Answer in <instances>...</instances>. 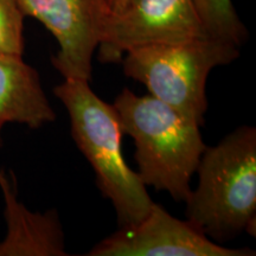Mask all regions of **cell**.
<instances>
[{"mask_svg": "<svg viewBox=\"0 0 256 256\" xmlns=\"http://www.w3.org/2000/svg\"><path fill=\"white\" fill-rule=\"evenodd\" d=\"M58 43L51 63L63 78L92 81V56L110 11L107 0H17Z\"/></svg>", "mask_w": 256, "mask_h": 256, "instance_id": "obj_6", "label": "cell"}, {"mask_svg": "<svg viewBox=\"0 0 256 256\" xmlns=\"http://www.w3.org/2000/svg\"><path fill=\"white\" fill-rule=\"evenodd\" d=\"M55 120L36 69L22 55L0 52V130L8 122L37 130Z\"/></svg>", "mask_w": 256, "mask_h": 256, "instance_id": "obj_9", "label": "cell"}, {"mask_svg": "<svg viewBox=\"0 0 256 256\" xmlns=\"http://www.w3.org/2000/svg\"><path fill=\"white\" fill-rule=\"evenodd\" d=\"M107 2L110 14H116V12L122 10L124 4L127 2V0H107Z\"/></svg>", "mask_w": 256, "mask_h": 256, "instance_id": "obj_12", "label": "cell"}, {"mask_svg": "<svg viewBox=\"0 0 256 256\" xmlns=\"http://www.w3.org/2000/svg\"><path fill=\"white\" fill-rule=\"evenodd\" d=\"M124 134L136 144L138 174L145 186L185 202L206 144L200 126L151 94L124 89L114 101Z\"/></svg>", "mask_w": 256, "mask_h": 256, "instance_id": "obj_2", "label": "cell"}, {"mask_svg": "<svg viewBox=\"0 0 256 256\" xmlns=\"http://www.w3.org/2000/svg\"><path fill=\"white\" fill-rule=\"evenodd\" d=\"M24 14L17 0H0V52H24Z\"/></svg>", "mask_w": 256, "mask_h": 256, "instance_id": "obj_11", "label": "cell"}, {"mask_svg": "<svg viewBox=\"0 0 256 256\" xmlns=\"http://www.w3.org/2000/svg\"></svg>", "mask_w": 256, "mask_h": 256, "instance_id": "obj_13", "label": "cell"}, {"mask_svg": "<svg viewBox=\"0 0 256 256\" xmlns=\"http://www.w3.org/2000/svg\"><path fill=\"white\" fill-rule=\"evenodd\" d=\"M6 236L0 256H66L64 232L56 210L32 212L18 200L14 188L0 170Z\"/></svg>", "mask_w": 256, "mask_h": 256, "instance_id": "obj_8", "label": "cell"}, {"mask_svg": "<svg viewBox=\"0 0 256 256\" xmlns=\"http://www.w3.org/2000/svg\"><path fill=\"white\" fill-rule=\"evenodd\" d=\"M54 94L68 112L74 142L94 168L102 196L113 204L118 224L142 220L154 202L138 172L124 162V132L114 106L98 98L86 80L64 78Z\"/></svg>", "mask_w": 256, "mask_h": 256, "instance_id": "obj_3", "label": "cell"}, {"mask_svg": "<svg viewBox=\"0 0 256 256\" xmlns=\"http://www.w3.org/2000/svg\"><path fill=\"white\" fill-rule=\"evenodd\" d=\"M89 256H252L248 248L224 247L210 240L188 220L176 218L153 203L138 223L120 226L102 240Z\"/></svg>", "mask_w": 256, "mask_h": 256, "instance_id": "obj_7", "label": "cell"}, {"mask_svg": "<svg viewBox=\"0 0 256 256\" xmlns=\"http://www.w3.org/2000/svg\"><path fill=\"white\" fill-rule=\"evenodd\" d=\"M209 37L194 0H127L110 14L98 43L102 63L121 62L136 48Z\"/></svg>", "mask_w": 256, "mask_h": 256, "instance_id": "obj_5", "label": "cell"}, {"mask_svg": "<svg viewBox=\"0 0 256 256\" xmlns=\"http://www.w3.org/2000/svg\"><path fill=\"white\" fill-rule=\"evenodd\" d=\"M238 56V46L206 37L136 48L124 54L121 62L124 75L142 83L152 96L202 126L211 70L232 63Z\"/></svg>", "mask_w": 256, "mask_h": 256, "instance_id": "obj_4", "label": "cell"}, {"mask_svg": "<svg viewBox=\"0 0 256 256\" xmlns=\"http://www.w3.org/2000/svg\"><path fill=\"white\" fill-rule=\"evenodd\" d=\"M198 185L186 204L188 220L220 243L242 232H256V128L241 126L198 162Z\"/></svg>", "mask_w": 256, "mask_h": 256, "instance_id": "obj_1", "label": "cell"}, {"mask_svg": "<svg viewBox=\"0 0 256 256\" xmlns=\"http://www.w3.org/2000/svg\"><path fill=\"white\" fill-rule=\"evenodd\" d=\"M206 34L241 46L248 31L240 19L232 0H194Z\"/></svg>", "mask_w": 256, "mask_h": 256, "instance_id": "obj_10", "label": "cell"}]
</instances>
